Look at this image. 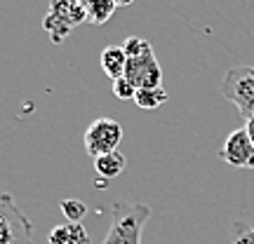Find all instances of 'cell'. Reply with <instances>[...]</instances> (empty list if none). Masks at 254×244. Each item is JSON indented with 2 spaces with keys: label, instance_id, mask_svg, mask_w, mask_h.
<instances>
[{
  "label": "cell",
  "instance_id": "cell-1",
  "mask_svg": "<svg viewBox=\"0 0 254 244\" xmlns=\"http://www.w3.org/2000/svg\"><path fill=\"white\" fill-rule=\"evenodd\" d=\"M151 218V207L144 202H127L118 199L113 204L109 233L104 235L101 244H141L144 226Z\"/></svg>",
  "mask_w": 254,
  "mask_h": 244
},
{
  "label": "cell",
  "instance_id": "cell-2",
  "mask_svg": "<svg viewBox=\"0 0 254 244\" xmlns=\"http://www.w3.org/2000/svg\"><path fill=\"white\" fill-rule=\"evenodd\" d=\"M221 97L233 103L245 120L254 118V66L228 68L221 80Z\"/></svg>",
  "mask_w": 254,
  "mask_h": 244
},
{
  "label": "cell",
  "instance_id": "cell-3",
  "mask_svg": "<svg viewBox=\"0 0 254 244\" xmlns=\"http://www.w3.org/2000/svg\"><path fill=\"white\" fill-rule=\"evenodd\" d=\"M82 21H87V17L78 0H50L47 14L43 19V28L55 45H62L71 36L73 28H78Z\"/></svg>",
  "mask_w": 254,
  "mask_h": 244
},
{
  "label": "cell",
  "instance_id": "cell-4",
  "mask_svg": "<svg viewBox=\"0 0 254 244\" xmlns=\"http://www.w3.org/2000/svg\"><path fill=\"white\" fill-rule=\"evenodd\" d=\"M0 244H33V226L9 193H0Z\"/></svg>",
  "mask_w": 254,
  "mask_h": 244
},
{
  "label": "cell",
  "instance_id": "cell-5",
  "mask_svg": "<svg viewBox=\"0 0 254 244\" xmlns=\"http://www.w3.org/2000/svg\"><path fill=\"white\" fill-rule=\"evenodd\" d=\"M120 141H123V125L113 118H97L85 129V136H82L85 153L90 157H99V155L118 150Z\"/></svg>",
  "mask_w": 254,
  "mask_h": 244
},
{
  "label": "cell",
  "instance_id": "cell-6",
  "mask_svg": "<svg viewBox=\"0 0 254 244\" xmlns=\"http://www.w3.org/2000/svg\"><path fill=\"white\" fill-rule=\"evenodd\" d=\"M125 78L136 90H155L163 87V68L155 59L153 52H146L141 56H129L125 68Z\"/></svg>",
  "mask_w": 254,
  "mask_h": 244
},
{
  "label": "cell",
  "instance_id": "cell-7",
  "mask_svg": "<svg viewBox=\"0 0 254 244\" xmlns=\"http://www.w3.org/2000/svg\"><path fill=\"white\" fill-rule=\"evenodd\" d=\"M219 157L233 169L254 167V144L245 127H240V129H236V132H231L226 136V141L219 150Z\"/></svg>",
  "mask_w": 254,
  "mask_h": 244
},
{
  "label": "cell",
  "instance_id": "cell-8",
  "mask_svg": "<svg viewBox=\"0 0 254 244\" xmlns=\"http://www.w3.org/2000/svg\"><path fill=\"white\" fill-rule=\"evenodd\" d=\"M99 63H101V71L109 75L111 80H118L125 75V68H127V54L123 45H109L101 49V56H99Z\"/></svg>",
  "mask_w": 254,
  "mask_h": 244
},
{
  "label": "cell",
  "instance_id": "cell-9",
  "mask_svg": "<svg viewBox=\"0 0 254 244\" xmlns=\"http://www.w3.org/2000/svg\"><path fill=\"white\" fill-rule=\"evenodd\" d=\"M47 244H90V233L82 223H66L50 230Z\"/></svg>",
  "mask_w": 254,
  "mask_h": 244
},
{
  "label": "cell",
  "instance_id": "cell-10",
  "mask_svg": "<svg viewBox=\"0 0 254 244\" xmlns=\"http://www.w3.org/2000/svg\"><path fill=\"white\" fill-rule=\"evenodd\" d=\"M125 167H127V160L120 150H113V153L94 157V169H97V174H99V179H104V181L120 176V174L125 172Z\"/></svg>",
  "mask_w": 254,
  "mask_h": 244
},
{
  "label": "cell",
  "instance_id": "cell-11",
  "mask_svg": "<svg viewBox=\"0 0 254 244\" xmlns=\"http://www.w3.org/2000/svg\"><path fill=\"white\" fill-rule=\"evenodd\" d=\"M80 7L85 9V17H87V24H106L113 12H116V2L113 0H78Z\"/></svg>",
  "mask_w": 254,
  "mask_h": 244
},
{
  "label": "cell",
  "instance_id": "cell-12",
  "mask_svg": "<svg viewBox=\"0 0 254 244\" xmlns=\"http://www.w3.org/2000/svg\"><path fill=\"white\" fill-rule=\"evenodd\" d=\"M167 99H170V94H167L163 87H155V90H136V94H134V103L141 110H155L158 106H163Z\"/></svg>",
  "mask_w": 254,
  "mask_h": 244
},
{
  "label": "cell",
  "instance_id": "cell-13",
  "mask_svg": "<svg viewBox=\"0 0 254 244\" xmlns=\"http://www.w3.org/2000/svg\"><path fill=\"white\" fill-rule=\"evenodd\" d=\"M62 214L68 218V223H80L87 214V204L82 199H62Z\"/></svg>",
  "mask_w": 254,
  "mask_h": 244
},
{
  "label": "cell",
  "instance_id": "cell-14",
  "mask_svg": "<svg viewBox=\"0 0 254 244\" xmlns=\"http://www.w3.org/2000/svg\"><path fill=\"white\" fill-rule=\"evenodd\" d=\"M123 49H125L127 59H129V56H141V54H146V52H153L151 43H148L146 38H139V36L127 38L125 45H123Z\"/></svg>",
  "mask_w": 254,
  "mask_h": 244
},
{
  "label": "cell",
  "instance_id": "cell-15",
  "mask_svg": "<svg viewBox=\"0 0 254 244\" xmlns=\"http://www.w3.org/2000/svg\"><path fill=\"white\" fill-rule=\"evenodd\" d=\"M231 244H254V228L238 221L233 223V235H231Z\"/></svg>",
  "mask_w": 254,
  "mask_h": 244
},
{
  "label": "cell",
  "instance_id": "cell-16",
  "mask_svg": "<svg viewBox=\"0 0 254 244\" xmlns=\"http://www.w3.org/2000/svg\"><path fill=\"white\" fill-rule=\"evenodd\" d=\"M113 94H116L118 99H123V101L134 99L136 87H134V85H132L129 80H127L125 75H123V78H118V80H113Z\"/></svg>",
  "mask_w": 254,
  "mask_h": 244
},
{
  "label": "cell",
  "instance_id": "cell-17",
  "mask_svg": "<svg viewBox=\"0 0 254 244\" xmlns=\"http://www.w3.org/2000/svg\"><path fill=\"white\" fill-rule=\"evenodd\" d=\"M245 129H247V134H250V139H252V144H254V118L245 120Z\"/></svg>",
  "mask_w": 254,
  "mask_h": 244
},
{
  "label": "cell",
  "instance_id": "cell-18",
  "mask_svg": "<svg viewBox=\"0 0 254 244\" xmlns=\"http://www.w3.org/2000/svg\"><path fill=\"white\" fill-rule=\"evenodd\" d=\"M116 2V7H127V5H132L134 0H113Z\"/></svg>",
  "mask_w": 254,
  "mask_h": 244
}]
</instances>
